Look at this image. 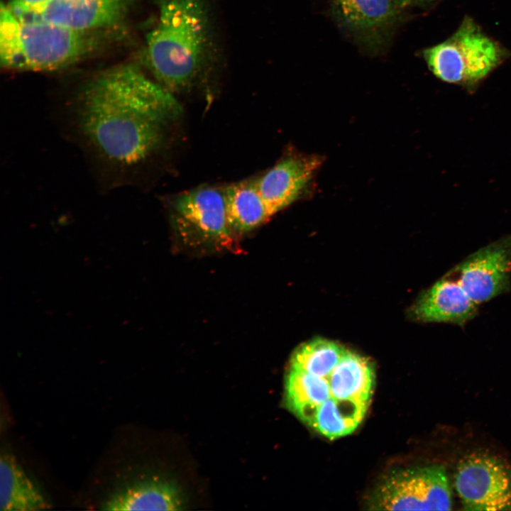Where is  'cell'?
<instances>
[{"mask_svg": "<svg viewBox=\"0 0 511 511\" xmlns=\"http://www.w3.org/2000/svg\"><path fill=\"white\" fill-rule=\"evenodd\" d=\"M80 143L116 182L131 176L161 146L163 128L182 113L172 92L131 64L87 81L70 108Z\"/></svg>", "mask_w": 511, "mask_h": 511, "instance_id": "1", "label": "cell"}, {"mask_svg": "<svg viewBox=\"0 0 511 511\" xmlns=\"http://www.w3.org/2000/svg\"><path fill=\"white\" fill-rule=\"evenodd\" d=\"M375 382L373 363L339 345L318 361L290 358L284 405L303 424L336 439L353 433L361 424Z\"/></svg>", "mask_w": 511, "mask_h": 511, "instance_id": "2", "label": "cell"}, {"mask_svg": "<svg viewBox=\"0 0 511 511\" xmlns=\"http://www.w3.org/2000/svg\"><path fill=\"white\" fill-rule=\"evenodd\" d=\"M204 0H170L148 34L145 57L159 84L170 92L190 87L202 72L211 46Z\"/></svg>", "mask_w": 511, "mask_h": 511, "instance_id": "3", "label": "cell"}, {"mask_svg": "<svg viewBox=\"0 0 511 511\" xmlns=\"http://www.w3.org/2000/svg\"><path fill=\"white\" fill-rule=\"evenodd\" d=\"M87 33L44 21H21L1 4V65L6 69L28 71L62 68L90 50L92 40Z\"/></svg>", "mask_w": 511, "mask_h": 511, "instance_id": "4", "label": "cell"}, {"mask_svg": "<svg viewBox=\"0 0 511 511\" xmlns=\"http://www.w3.org/2000/svg\"><path fill=\"white\" fill-rule=\"evenodd\" d=\"M505 56L502 48L469 17L448 39L423 52L429 68L437 78L469 86L485 77Z\"/></svg>", "mask_w": 511, "mask_h": 511, "instance_id": "5", "label": "cell"}, {"mask_svg": "<svg viewBox=\"0 0 511 511\" xmlns=\"http://www.w3.org/2000/svg\"><path fill=\"white\" fill-rule=\"evenodd\" d=\"M452 500L444 467L431 465L392 472L379 483L369 505L382 510H449Z\"/></svg>", "mask_w": 511, "mask_h": 511, "instance_id": "6", "label": "cell"}, {"mask_svg": "<svg viewBox=\"0 0 511 511\" xmlns=\"http://www.w3.org/2000/svg\"><path fill=\"white\" fill-rule=\"evenodd\" d=\"M454 478L464 510H511V467L500 457L483 452L466 455Z\"/></svg>", "mask_w": 511, "mask_h": 511, "instance_id": "7", "label": "cell"}, {"mask_svg": "<svg viewBox=\"0 0 511 511\" xmlns=\"http://www.w3.org/2000/svg\"><path fill=\"white\" fill-rule=\"evenodd\" d=\"M172 211L177 229L187 239L223 245L232 238L224 189L204 186L183 192L173 201Z\"/></svg>", "mask_w": 511, "mask_h": 511, "instance_id": "8", "label": "cell"}, {"mask_svg": "<svg viewBox=\"0 0 511 511\" xmlns=\"http://www.w3.org/2000/svg\"><path fill=\"white\" fill-rule=\"evenodd\" d=\"M478 304L511 288V233L468 256L449 272Z\"/></svg>", "mask_w": 511, "mask_h": 511, "instance_id": "9", "label": "cell"}, {"mask_svg": "<svg viewBox=\"0 0 511 511\" xmlns=\"http://www.w3.org/2000/svg\"><path fill=\"white\" fill-rule=\"evenodd\" d=\"M336 21L373 50L385 46L404 9L396 0H329Z\"/></svg>", "mask_w": 511, "mask_h": 511, "instance_id": "10", "label": "cell"}, {"mask_svg": "<svg viewBox=\"0 0 511 511\" xmlns=\"http://www.w3.org/2000/svg\"><path fill=\"white\" fill-rule=\"evenodd\" d=\"M322 163L317 154L290 153L256 180L271 216L312 192Z\"/></svg>", "mask_w": 511, "mask_h": 511, "instance_id": "11", "label": "cell"}, {"mask_svg": "<svg viewBox=\"0 0 511 511\" xmlns=\"http://www.w3.org/2000/svg\"><path fill=\"white\" fill-rule=\"evenodd\" d=\"M479 304L450 273L424 290L410 310V317L423 323H447L463 326L478 313Z\"/></svg>", "mask_w": 511, "mask_h": 511, "instance_id": "12", "label": "cell"}, {"mask_svg": "<svg viewBox=\"0 0 511 511\" xmlns=\"http://www.w3.org/2000/svg\"><path fill=\"white\" fill-rule=\"evenodd\" d=\"M130 5L131 0H48L36 14L40 21L88 31L120 23Z\"/></svg>", "mask_w": 511, "mask_h": 511, "instance_id": "13", "label": "cell"}, {"mask_svg": "<svg viewBox=\"0 0 511 511\" xmlns=\"http://www.w3.org/2000/svg\"><path fill=\"white\" fill-rule=\"evenodd\" d=\"M103 510H180L182 501L173 483L160 477L136 479L116 489Z\"/></svg>", "mask_w": 511, "mask_h": 511, "instance_id": "14", "label": "cell"}, {"mask_svg": "<svg viewBox=\"0 0 511 511\" xmlns=\"http://www.w3.org/2000/svg\"><path fill=\"white\" fill-rule=\"evenodd\" d=\"M50 503L27 475L15 457L1 453L0 458V510H46Z\"/></svg>", "mask_w": 511, "mask_h": 511, "instance_id": "15", "label": "cell"}, {"mask_svg": "<svg viewBox=\"0 0 511 511\" xmlns=\"http://www.w3.org/2000/svg\"><path fill=\"white\" fill-rule=\"evenodd\" d=\"M224 191L227 218L232 232L250 231L272 216L256 180L233 183Z\"/></svg>", "mask_w": 511, "mask_h": 511, "instance_id": "16", "label": "cell"}, {"mask_svg": "<svg viewBox=\"0 0 511 511\" xmlns=\"http://www.w3.org/2000/svg\"><path fill=\"white\" fill-rule=\"evenodd\" d=\"M399 5L405 10L409 7L416 6H425L437 0H396Z\"/></svg>", "mask_w": 511, "mask_h": 511, "instance_id": "17", "label": "cell"}, {"mask_svg": "<svg viewBox=\"0 0 511 511\" xmlns=\"http://www.w3.org/2000/svg\"><path fill=\"white\" fill-rule=\"evenodd\" d=\"M17 1L21 2V4H23V5H25L27 8H28L31 11H33L37 16V14H36L37 11L43 4H45L48 0H17Z\"/></svg>", "mask_w": 511, "mask_h": 511, "instance_id": "18", "label": "cell"}, {"mask_svg": "<svg viewBox=\"0 0 511 511\" xmlns=\"http://www.w3.org/2000/svg\"><path fill=\"white\" fill-rule=\"evenodd\" d=\"M153 1H154L155 3H157L158 4H159V5L160 6V5H162L163 4L167 2V1H170V0H153Z\"/></svg>", "mask_w": 511, "mask_h": 511, "instance_id": "19", "label": "cell"}]
</instances>
